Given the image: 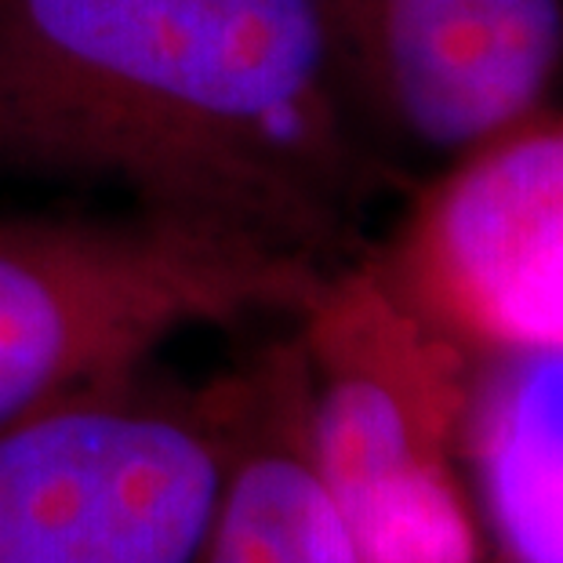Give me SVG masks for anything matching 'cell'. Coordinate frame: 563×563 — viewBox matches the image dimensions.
Returning <instances> with one entry per match:
<instances>
[{"label":"cell","instance_id":"cell-3","mask_svg":"<svg viewBox=\"0 0 563 563\" xmlns=\"http://www.w3.org/2000/svg\"><path fill=\"white\" fill-rule=\"evenodd\" d=\"M291 323L317 465L361 563H484L465 465L473 356L393 287L375 251L331 269Z\"/></svg>","mask_w":563,"mask_h":563},{"label":"cell","instance_id":"cell-4","mask_svg":"<svg viewBox=\"0 0 563 563\" xmlns=\"http://www.w3.org/2000/svg\"><path fill=\"white\" fill-rule=\"evenodd\" d=\"M236 422V371L146 364L0 429V563H197Z\"/></svg>","mask_w":563,"mask_h":563},{"label":"cell","instance_id":"cell-8","mask_svg":"<svg viewBox=\"0 0 563 563\" xmlns=\"http://www.w3.org/2000/svg\"><path fill=\"white\" fill-rule=\"evenodd\" d=\"M465 465L512 563H563V356L476 361Z\"/></svg>","mask_w":563,"mask_h":563},{"label":"cell","instance_id":"cell-7","mask_svg":"<svg viewBox=\"0 0 563 563\" xmlns=\"http://www.w3.org/2000/svg\"><path fill=\"white\" fill-rule=\"evenodd\" d=\"M233 371V448L197 563H361L317 465L295 323Z\"/></svg>","mask_w":563,"mask_h":563},{"label":"cell","instance_id":"cell-5","mask_svg":"<svg viewBox=\"0 0 563 563\" xmlns=\"http://www.w3.org/2000/svg\"><path fill=\"white\" fill-rule=\"evenodd\" d=\"M375 258L473 361L563 356V110L448 161Z\"/></svg>","mask_w":563,"mask_h":563},{"label":"cell","instance_id":"cell-1","mask_svg":"<svg viewBox=\"0 0 563 563\" xmlns=\"http://www.w3.org/2000/svg\"><path fill=\"white\" fill-rule=\"evenodd\" d=\"M0 175L334 269L389 167L331 0H0Z\"/></svg>","mask_w":563,"mask_h":563},{"label":"cell","instance_id":"cell-6","mask_svg":"<svg viewBox=\"0 0 563 563\" xmlns=\"http://www.w3.org/2000/svg\"><path fill=\"white\" fill-rule=\"evenodd\" d=\"M382 146L454 161L538 113L563 77V0H331Z\"/></svg>","mask_w":563,"mask_h":563},{"label":"cell","instance_id":"cell-2","mask_svg":"<svg viewBox=\"0 0 563 563\" xmlns=\"http://www.w3.org/2000/svg\"><path fill=\"white\" fill-rule=\"evenodd\" d=\"M328 273L150 211L0 214V429L153 364L186 331L295 320Z\"/></svg>","mask_w":563,"mask_h":563}]
</instances>
